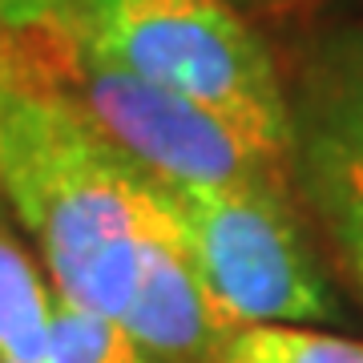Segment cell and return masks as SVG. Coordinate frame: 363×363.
Here are the masks:
<instances>
[{
  "instance_id": "6",
  "label": "cell",
  "mask_w": 363,
  "mask_h": 363,
  "mask_svg": "<svg viewBox=\"0 0 363 363\" xmlns=\"http://www.w3.org/2000/svg\"><path fill=\"white\" fill-rule=\"evenodd\" d=\"M117 323L154 363H214L222 343L234 335L186 259L174 214L166 230L145 247L133 298Z\"/></svg>"
},
{
  "instance_id": "4",
  "label": "cell",
  "mask_w": 363,
  "mask_h": 363,
  "mask_svg": "<svg viewBox=\"0 0 363 363\" xmlns=\"http://www.w3.org/2000/svg\"><path fill=\"white\" fill-rule=\"evenodd\" d=\"M198 283L230 331L335 319V295L286 186L166 190Z\"/></svg>"
},
{
  "instance_id": "11",
  "label": "cell",
  "mask_w": 363,
  "mask_h": 363,
  "mask_svg": "<svg viewBox=\"0 0 363 363\" xmlns=\"http://www.w3.org/2000/svg\"><path fill=\"white\" fill-rule=\"evenodd\" d=\"M323 226L331 234V242H335L347 274L363 291V214H335V218H323Z\"/></svg>"
},
{
  "instance_id": "8",
  "label": "cell",
  "mask_w": 363,
  "mask_h": 363,
  "mask_svg": "<svg viewBox=\"0 0 363 363\" xmlns=\"http://www.w3.org/2000/svg\"><path fill=\"white\" fill-rule=\"evenodd\" d=\"M214 363H363V343L298 323L238 327Z\"/></svg>"
},
{
  "instance_id": "12",
  "label": "cell",
  "mask_w": 363,
  "mask_h": 363,
  "mask_svg": "<svg viewBox=\"0 0 363 363\" xmlns=\"http://www.w3.org/2000/svg\"><path fill=\"white\" fill-rule=\"evenodd\" d=\"M21 57H16V45L13 37L0 33V138H4V121H9V109H13L16 93H21Z\"/></svg>"
},
{
  "instance_id": "13",
  "label": "cell",
  "mask_w": 363,
  "mask_h": 363,
  "mask_svg": "<svg viewBox=\"0 0 363 363\" xmlns=\"http://www.w3.org/2000/svg\"><path fill=\"white\" fill-rule=\"evenodd\" d=\"M230 4H283V0H230Z\"/></svg>"
},
{
  "instance_id": "9",
  "label": "cell",
  "mask_w": 363,
  "mask_h": 363,
  "mask_svg": "<svg viewBox=\"0 0 363 363\" xmlns=\"http://www.w3.org/2000/svg\"><path fill=\"white\" fill-rule=\"evenodd\" d=\"M40 363H154V359L125 335L121 323L57 298L49 351H45Z\"/></svg>"
},
{
  "instance_id": "3",
  "label": "cell",
  "mask_w": 363,
  "mask_h": 363,
  "mask_svg": "<svg viewBox=\"0 0 363 363\" xmlns=\"http://www.w3.org/2000/svg\"><path fill=\"white\" fill-rule=\"evenodd\" d=\"M9 37V33H4ZM25 73L65 93L109 142L166 190L286 186V162L202 105L138 77L65 33L13 37Z\"/></svg>"
},
{
  "instance_id": "5",
  "label": "cell",
  "mask_w": 363,
  "mask_h": 363,
  "mask_svg": "<svg viewBox=\"0 0 363 363\" xmlns=\"http://www.w3.org/2000/svg\"><path fill=\"white\" fill-rule=\"evenodd\" d=\"M291 101V169L319 218L363 214V25L303 52Z\"/></svg>"
},
{
  "instance_id": "7",
  "label": "cell",
  "mask_w": 363,
  "mask_h": 363,
  "mask_svg": "<svg viewBox=\"0 0 363 363\" xmlns=\"http://www.w3.org/2000/svg\"><path fill=\"white\" fill-rule=\"evenodd\" d=\"M37 250L0 214V359L40 363L49 351L57 291L45 274Z\"/></svg>"
},
{
  "instance_id": "1",
  "label": "cell",
  "mask_w": 363,
  "mask_h": 363,
  "mask_svg": "<svg viewBox=\"0 0 363 363\" xmlns=\"http://www.w3.org/2000/svg\"><path fill=\"white\" fill-rule=\"evenodd\" d=\"M0 194L57 298L117 323L145 247L169 226L166 186L133 166L65 93L25 73L0 138Z\"/></svg>"
},
{
  "instance_id": "2",
  "label": "cell",
  "mask_w": 363,
  "mask_h": 363,
  "mask_svg": "<svg viewBox=\"0 0 363 363\" xmlns=\"http://www.w3.org/2000/svg\"><path fill=\"white\" fill-rule=\"evenodd\" d=\"M202 105L291 166V101L271 49L230 0H97L52 28Z\"/></svg>"
},
{
  "instance_id": "10",
  "label": "cell",
  "mask_w": 363,
  "mask_h": 363,
  "mask_svg": "<svg viewBox=\"0 0 363 363\" xmlns=\"http://www.w3.org/2000/svg\"><path fill=\"white\" fill-rule=\"evenodd\" d=\"M97 0H0V33L25 37V33H52L85 16Z\"/></svg>"
},
{
  "instance_id": "14",
  "label": "cell",
  "mask_w": 363,
  "mask_h": 363,
  "mask_svg": "<svg viewBox=\"0 0 363 363\" xmlns=\"http://www.w3.org/2000/svg\"><path fill=\"white\" fill-rule=\"evenodd\" d=\"M0 363H4V359H0Z\"/></svg>"
}]
</instances>
